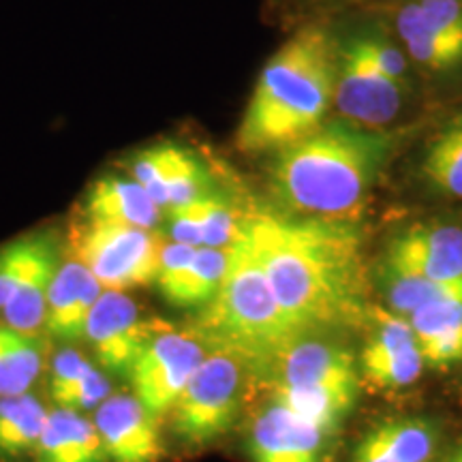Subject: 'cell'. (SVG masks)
I'll use <instances>...</instances> for the list:
<instances>
[{
	"label": "cell",
	"mask_w": 462,
	"mask_h": 462,
	"mask_svg": "<svg viewBox=\"0 0 462 462\" xmlns=\"http://www.w3.org/2000/svg\"><path fill=\"white\" fill-rule=\"evenodd\" d=\"M360 388V381H338V383L273 390V394L274 401L285 404L289 411L330 435L354 411Z\"/></svg>",
	"instance_id": "ffe728a7"
},
{
	"label": "cell",
	"mask_w": 462,
	"mask_h": 462,
	"mask_svg": "<svg viewBox=\"0 0 462 462\" xmlns=\"http://www.w3.org/2000/svg\"><path fill=\"white\" fill-rule=\"evenodd\" d=\"M48 409L37 396H0V460L14 462L34 452Z\"/></svg>",
	"instance_id": "7402d4cb"
},
{
	"label": "cell",
	"mask_w": 462,
	"mask_h": 462,
	"mask_svg": "<svg viewBox=\"0 0 462 462\" xmlns=\"http://www.w3.org/2000/svg\"><path fill=\"white\" fill-rule=\"evenodd\" d=\"M420 7L429 24L439 32L462 39V3L460 0H420Z\"/></svg>",
	"instance_id": "836d02e7"
},
{
	"label": "cell",
	"mask_w": 462,
	"mask_h": 462,
	"mask_svg": "<svg viewBox=\"0 0 462 462\" xmlns=\"http://www.w3.org/2000/svg\"><path fill=\"white\" fill-rule=\"evenodd\" d=\"M82 218L154 229L161 221V208L133 178L129 180L116 173H106L90 184L84 198Z\"/></svg>",
	"instance_id": "ac0fdd59"
},
{
	"label": "cell",
	"mask_w": 462,
	"mask_h": 462,
	"mask_svg": "<svg viewBox=\"0 0 462 462\" xmlns=\"http://www.w3.org/2000/svg\"><path fill=\"white\" fill-rule=\"evenodd\" d=\"M420 173L432 190L462 199V114L432 137L421 157Z\"/></svg>",
	"instance_id": "cb8c5ba5"
},
{
	"label": "cell",
	"mask_w": 462,
	"mask_h": 462,
	"mask_svg": "<svg viewBox=\"0 0 462 462\" xmlns=\"http://www.w3.org/2000/svg\"><path fill=\"white\" fill-rule=\"evenodd\" d=\"M360 39L362 50L366 51V56L371 58V62L377 67L379 73H383L385 78L394 79V82H402L404 71H407V62L401 50H396L394 45L381 42L374 37H357Z\"/></svg>",
	"instance_id": "d6a6232c"
},
{
	"label": "cell",
	"mask_w": 462,
	"mask_h": 462,
	"mask_svg": "<svg viewBox=\"0 0 462 462\" xmlns=\"http://www.w3.org/2000/svg\"><path fill=\"white\" fill-rule=\"evenodd\" d=\"M5 388H7V364H5V351L0 343V396H5Z\"/></svg>",
	"instance_id": "d590c367"
},
{
	"label": "cell",
	"mask_w": 462,
	"mask_h": 462,
	"mask_svg": "<svg viewBox=\"0 0 462 462\" xmlns=\"http://www.w3.org/2000/svg\"><path fill=\"white\" fill-rule=\"evenodd\" d=\"M92 371L90 360L75 349H62L58 351L51 360L50 371V396L56 407L60 409H73L78 402L79 390H82L84 379L88 377Z\"/></svg>",
	"instance_id": "83f0119b"
},
{
	"label": "cell",
	"mask_w": 462,
	"mask_h": 462,
	"mask_svg": "<svg viewBox=\"0 0 462 462\" xmlns=\"http://www.w3.org/2000/svg\"><path fill=\"white\" fill-rule=\"evenodd\" d=\"M165 240L152 229L79 218L71 231V255L95 274L103 289L150 285L157 281Z\"/></svg>",
	"instance_id": "8992f818"
},
{
	"label": "cell",
	"mask_w": 462,
	"mask_h": 462,
	"mask_svg": "<svg viewBox=\"0 0 462 462\" xmlns=\"http://www.w3.org/2000/svg\"><path fill=\"white\" fill-rule=\"evenodd\" d=\"M109 462H159L165 449L157 418L129 394L109 396L92 418Z\"/></svg>",
	"instance_id": "5bb4252c"
},
{
	"label": "cell",
	"mask_w": 462,
	"mask_h": 462,
	"mask_svg": "<svg viewBox=\"0 0 462 462\" xmlns=\"http://www.w3.org/2000/svg\"><path fill=\"white\" fill-rule=\"evenodd\" d=\"M263 374H268L273 390L360 381L354 351L321 338H309V334L287 345L265 366Z\"/></svg>",
	"instance_id": "2e32d148"
},
{
	"label": "cell",
	"mask_w": 462,
	"mask_h": 462,
	"mask_svg": "<svg viewBox=\"0 0 462 462\" xmlns=\"http://www.w3.org/2000/svg\"><path fill=\"white\" fill-rule=\"evenodd\" d=\"M3 248L15 281L14 296L0 310L5 326L28 334H42L50 285L60 265L56 238L43 231L17 238Z\"/></svg>",
	"instance_id": "9c48e42d"
},
{
	"label": "cell",
	"mask_w": 462,
	"mask_h": 462,
	"mask_svg": "<svg viewBox=\"0 0 462 462\" xmlns=\"http://www.w3.org/2000/svg\"><path fill=\"white\" fill-rule=\"evenodd\" d=\"M379 285L392 313L407 317L413 310L443 300H462V281L443 282L415 276L392 265H381Z\"/></svg>",
	"instance_id": "d4e9b609"
},
{
	"label": "cell",
	"mask_w": 462,
	"mask_h": 462,
	"mask_svg": "<svg viewBox=\"0 0 462 462\" xmlns=\"http://www.w3.org/2000/svg\"><path fill=\"white\" fill-rule=\"evenodd\" d=\"M32 462H109L95 421L73 409L48 413Z\"/></svg>",
	"instance_id": "d6986e66"
},
{
	"label": "cell",
	"mask_w": 462,
	"mask_h": 462,
	"mask_svg": "<svg viewBox=\"0 0 462 462\" xmlns=\"http://www.w3.org/2000/svg\"><path fill=\"white\" fill-rule=\"evenodd\" d=\"M418 346L424 364H429V366L446 368L456 362H462V326L418 340Z\"/></svg>",
	"instance_id": "1f68e13d"
},
{
	"label": "cell",
	"mask_w": 462,
	"mask_h": 462,
	"mask_svg": "<svg viewBox=\"0 0 462 462\" xmlns=\"http://www.w3.org/2000/svg\"><path fill=\"white\" fill-rule=\"evenodd\" d=\"M242 229L300 332L368 321L371 282L356 221L248 212Z\"/></svg>",
	"instance_id": "6da1fadb"
},
{
	"label": "cell",
	"mask_w": 462,
	"mask_h": 462,
	"mask_svg": "<svg viewBox=\"0 0 462 462\" xmlns=\"http://www.w3.org/2000/svg\"><path fill=\"white\" fill-rule=\"evenodd\" d=\"M366 326H371V334L357 360L364 388L388 392L415 383L426 364L407 317L371 306Z\"/></svg>",
	"instance_id": "ba28073f"
},
{
	"label": "cell",
	"mask_w": 462,
	"mask_h": 462,
	"mask_svg": "<svg viewBox=\"0 0 462 462\" xmlns=\"http://www.w3.org/2000/svg\"><path fill=\"white\" fill-rule=\"evenodd\" d=\"M129 173L148 190L154 204L170 210L212 193L204 165L176 143H159L133 154Z\"/></svg>",
	"instance_id": "7c38bea8"
},
{
	"label": "cell",
	"mask_w": 462,
	"mask_h": 462,
	"mask_svg": "<svg viewBox=\"0 0 462 462\" xmlns=\"http://www.w3.org/2000/svg\"><path fill=\"white\" fill-rule=\"evenodd\" d=\"M338 51L330 32L306 26L265 62L236 133L242 152L281 150L319 129L334 103Z\"/></svg>",
	"instance_id": "3957f363"
},
{
	"label": "cell",
	"mask_w": 462,
	"mask_h": 462,
	"mask_svg": "<svg viewBox=\"0 0 462 462\" xmlns=\"http://www.w3.org/2000/svg\"><path fill=\"white\" fill-rule=\"evenodd\" d=\"M253 366L227 349H210L171 409V429L184 446L204 448L231 430L245 407Z\"/></svg>",
	"instance_id": "5b68a950"
},
{
	"label": "cell",
	"mask_w": 462,
	"mask_h": 462,
	"mask_svg": "<svg viewBox=\"0 0 462 462\" xmlns=\"http://www.w3.org/2000/svg\"><path fill=\"white\" fill-rule=\"evenodd\" d=\"M398 32H401L407 51L420 65L446 71L462 62V39L439 32L429 24L420 3L407 5L398 15Z\"/></svg>",
	"instance_id": "603a6c76"
},
{
	"label": "cell",
	"mask_w": 462,
	"mask_h": 462,
	"mask_svg": "<svg viewBox=\"0 0 462 462\" xmlns=\"http://www.w3.org/2000/svg\"><path fill=\"white\" fill-rule=\"evenodd\" d=\"M373 430L394 462H432L435 458L437 430L430 421L390 420Z\"/></svg>",
	"instance_id": "4316f807"
},
{
	"label": "cell",
	"mask_w": 462,
	"mask_h": 462,
	"mask_svg": "<svg viewBox=\"0 0 462 462\" xmlns=\"http://www.w3.org/2000/svg\"><path fill=\"white\" fill-rule=\"evenodd\" d=\"M208 345L193 330L157 321L131 373L135 398L154 418H163L206 360Z\"/></svg>",
	"instance_id": "52a82bcc"
},
{
	"label": "cell",
	"mask_w": 462,
	"mask_h": 462,
	"mask_svg": "<svg viewBox=\"0 0 462 462\" xmlns=\"http://www.w3.org/2000/svg\"><path fill=\"white\" fill-rule=\"evenodd\" d=\"M326 437L273 398L248 426L246 452L253 462H323Z\"/></svg>",
	"instance_id": "9a60e30c"
},
{
	"label": "cell",
	"mask_w": 462,
	"mask_h": 462,
	"mask_svg": "<svg viewBox=\"0 0 462 462\" xmlns=\"http://www.w3.org/2000/svg\"><path fill=\"white\" fill-rule=\"evenodd\" d=\"M154 323L142 319L140 306L125 291L106 289L90 309L84 338L106 371L129 379Z\"/></svg>",
	"instance_id": "8fae6325"
},
{
	"label": "cell",
	"mask_w": 462,
	"mask_h": 462,
	"mask_svg": "<svg viewBox=\"0 0 462 462\" xmlns=\"http://www.w3.org/2000/svg\"><path fill=\"white\" fill-rule=\"evenodd\" d=\"M227 248L199 246L176 279L159 287L167 304L176 309H204L215 300L227 273Z\"/></svg>",
	"instance_id": "44dd1931"
},
{
	"label": "cell",
	"mask_w": 462,
	"mask_h": 462,
	"mask_svg": "<svg viewBox=\"0 0 462 462\" xmlns=\"http://www.w3.org/2000/svg\"><path fill=\"white\" fill-rule=\"evenodd\" d=\"M0 343L7 364V388L5 396L28 394L37 379L42 377L48 345L42 334H28L0 326Z\"/></svg>",
	"instance_id": "484cf974"
},
{
	"label": "cell",
	"mask_w": 462,
	"mask_h": 462,
	"mask_svg": "<svg viewBox=\"0 0 462 462\" xmlns=\"http://www.w3.org/2000/svg\"><path fill=\"white\" fill-rule=\"evenodd\" d=\"M201 204H204V246L227 248L234 245L245 217H238L234 206L218 193L204 195Z\"/></svg>",
	"instance_id": "f1b7e54d"
},
{
	"label": "cell",
	"mask_w": 462,
	"mask_h": 462,
	"mask_svg": "<svg viewBox=\"0 0 462 462\" xmlns=\"http://www.w3.org/2000/svg\"><path fill=\"white\" fill-rule=\"evenodd\" d=\"M101 282L95 279L78 257H69L58 265L50 285L45 330L54 338L79 340L86 334L90 309L101 296Z\"/></svg>",
	"instance_id": "e0dca14e"
},
{
	"label": "cell",
	"mask_w": 462,
	"mask_h": 462,
	"mask_svg": "<svg viewBox=\"0 0 462 462\" xmlns=\"http://www.w3.org/2000/svg\"><path fill=\"white\" fill-rule=\"evenodd\" d=\"M351 462H394V460H392V456L385 452L383 443L379 441V437L374 435V430H371L357 441Z\"/></svg>",
	"instance_id": "e575fe53"
},
{
	"label": "cell",
	"mask_w": 462,
	"mask_h": 462,
	"mask_svg": "<svg viewBox=\"0 0 462 462\" xmlns=\"http://www.w3.org/2000/svg\"><path fill=\"white\" fill-rule=\"evenodd\" d=\"M407 319L411 323L418 340L454 330V328L462 326V300H443V302L426 304L409 313Z\"/></svg>",
	"instance_id": "f546056e"
},
{
	"label": "cell",
	"mask_w": 462,
	"mask_h": 462,
	"mask_svg": "<svg viewBox=\"0 0 462 462\" xmlns=\"http://www.w3.org/2000/svg\"><path fill=\"white\" fill-rule=\"evenodd\" d=\"M449 462H462V443L458 446V449H456L452 458H449Z\"/></svg>",
	"instance_id": "8d00e7d4"
},
{
	"label": "cell",
	"mask_w": 462,
	"mask_h": 462,
	"mask_svg": "<svg viewBox=\"0 0 462 462\" xmlns=\"http://www.w3.org/2000/svg\"><path fill=\"white\" fill-rule=\"evenodd\" d=\"M170 236L173 242L187 246H204V204L201 198L187 206L170 210Z\"/></svg>",
	"instance_id": "4dcf8cb0"
},
{
	"label": "cell",
	"mask_w": 462,
	"mask_h": 462,
	"mask_svg": "<svg viewBox=\"0 0 462 462\" xmlns=\"http://www.w3.org/2000/svg\"><path fill=\"white\" fill-rule=\"evenodd\" d=\"M383 263L430 281H462V227L411 225L390 240Z\"/></svg>",
	"instance_id": "4fadbf2b"
},
{
	"label": "cell",
	"mask_w": 462,
	"mask_h": 462,
	"mask_svg": "<svg viewBox=\"0 0 462 462\" xmlns=\"http://www.w3.org/2000/svg\"><path fill=\"white\" fill-rule=\"evenodd\" d=\"M334 106L349 123L381 129L401 112L402 82L379 73L362 50L360 39H351L338 51Z\"/></svg>",
	"instance_id": "30bf717a"
},
{
	"label": "cell",
	"mask_w": 462,
	"mask_h": 462,
	"mask_svg": "<svg viewBox=\"0 0 462 462\" xmlns=\"http://www.w3.org/2000/svg\"><path fill=\"white\" fill-rule=\"evenodd\" d=\"M227 273L221 289L215 300L201 309L199 319L190 330L204 340L208 349H227L245 357L253 371L262 368L263 373L287 345L304 334L281 309L245 229H240L234 245L227 246Z\"/></svg>",
	"instance_id": "277c9868"
},
{
	"label": "cell",
	"mask_w": 462,
	"mask_h": 462,
	"mask_svg": "<svg viewBox=\"0 0 462 462\" xmlns=\"http://www.w3.org/2000/svg\"><path fill=\"white\" fill-rule=\"evenodd\" d=\"M392 146V133L349 120L323 123L276 150L270 187L285 215L356 221Z\"/></svg>",
	"instance_id": "7a4b0ae2"
}]
</instances>
